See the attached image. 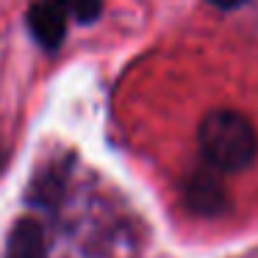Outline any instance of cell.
Wrapping results in <instances>:
<instances>
[{
	"label": "cell",
	"instance_id": "1",
	"mask_svg": "<svg viewBox=\"0 0 258 258\" xmlns=\"http://www.w3.org/2000/svg\"><path fill=\"white\" fill-rule=\"evenodd\" d=\"M197 147L217 172H241L258 158V131L236 108H214L200 119Z\"/></svg>",
	"mask_w": 258,
	"mask_h": 258
},
{
	"label": "cell",
	"instance_id": "2",
	"mask_svg": "<svg viewBox=\"0 0 258 258\" xmlns=\"http://www.w3.org/2000/svg\"><path fill=\"white\" fill-rule=\"evenodd\" d=\"M67 17L70 14L61 6L50 3V0H34L28 12H25L28 31L45 50H58L61 47L64 36H67Z\"/></svg>",
	"mask_w": 258,
	"mask_h": 258
},
{
	"label": "cell",
	"instance_id": "3",
	"mask_svg": "<svg viewBox=\"0 0 258 258\" xmlns=\"http://www.w3.org/2000/svg\"><path fill=\"white\" fill-rule=\"evenodd\" d=\"M186 206L203 217H219V214L228 211L230 200L225 186L214 175H208L206 169V172L189 175V180H186Z\"/></svg>",
	"mask_w": 258,
	"mask_h": 258
},
{
	"label": "cell",
	"instance_id": "4",
	"mask_svg": "<svg viewBox=\"0 0 258 258\" xmlns=\"http://www.w3.org/2000/svg\"><path fill=\"white\" fill-rule=\"evenodd\" d=\"M6 258H47L45 230L36 219L23 217L14 222L6 244Z\"/></svg>",
	"mask_w": 258,
	"mask_h": 258
},
{
	"label": "cell",
	"instance_id": "5",
	"mask_svg": "<svg viewBox=\"0 0 258 258\" xmlns=\"http://www.w3.org/2000/svg\"><path fill=\"white\" fill-rule=\"evenodd\" d=\"M61 189H64V175H56V172H53V167H50L45 175H39V178L34 180L31 200L39 203L42 208H50L53 203L58 200V191H61Z\"/></svg>",
	"mask_w": 258,
	"mask_h": 258
},
{
	"label": "cell",
	"instance_id": "6",
	"mask_svg": "<svg viewBox=\"0 0 258 258\" xmlns=\"http://www.w3.org/2000/svg\"><path fill=\"white\" fill-rule=\"evenodd\" d=\"M56 6H61L70 17H75L81 25H89L100 17L103 12V0H50Z\"/></svg>",
	"mask_w": 258,
	"mask_h": 258
},
{
	"label": "cell",
	"instance_id": "7",
	"mask_svg": "<svg viewBox=\"0 0 258 258\" xmlns=\"http://www.w3.org/2000/svg\"><path fill=\"white\" fill-rule=\"evenodd\" d=\"M211 6H217V9H222V12H230V9H239V6H244L247 0H208Z\"/></svg>",
	"mask_w": 258,
	"mask_h": 258
}]
</instances>
